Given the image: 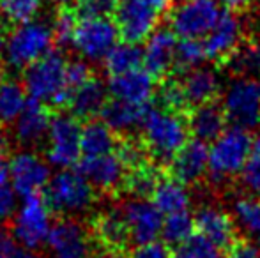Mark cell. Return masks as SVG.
Wrapping results in <instances>:
<instances>
[{
	"label": "cell",
	"mask_w": 260,
	"mask_h": 258,
	"mask_svg": "<svg viewBox=\"0 0 260 258\" xmlns=\"http://www.w3.org/2000/svg\"><path fill=\"white\" fill-rule=\"evenodd\" d=\"M138 136L144 141L151 161L165 170L175 152L181 151L191 138L189 114L163 110L152 103L144 126L138 131Z\"/></svg>",
	"instance_id": "1"
},
{
	"label": "cell",
	"mask_w": 260,
	"mask_h": 258,
	"mask_svg": "<svg viewBox=\"0 0 260 258\" xmlns=\"http://www.w3.org/2000/svg\"><path fill=\"white\" fill-rule=\"evenodd\" d=\"M253 134L246 129L232 128L225 129V133L212 141L209 147V170L206 184L218 193L221 188L230 190L237 173L246 163L251 152Z\"/></svg>",
	"instance_id": "2"
},
{
	"label": "cell",
	"mask_w": 260,
	"mask_h": 258,
	"mask_svg": "<svg viewBox=\"0 0 260 258\" xmlns=\"http://www.w3.org/2000/svg\"><path fill=\"white\" fill-rule=\"evenodd\" d=\"M68 60L60 53L50 52L23 69V85L27 97L46 106H68L71 90L66 80Z\"/></svg>",
	"instance_id": "3"
},
{
	"label": "cell",
	"mask_w": 260,
	"mask_h": 258,
	"mask_svg": "<svg viewBox=\"0 0 260 258\" xmlns=\"http://www.w3.org/2000/svg\"><path fill=\"white\" fill-rule=\"evenodd\" d=\"M45 200L55 214L75 217L89 212L96 203V190L75 168L58 170L45 188Z\"/></svg>",
	"instance_id": "4"
},
{
	"label": "cell",
	"mask_w": 260,
	"mask_h": 258,
	"mask_svg": "<svg viewBox=\"0 0 260 258\" xmlns=\"http://www.w3.org/2000/svg\"><path fill=\"white\" fill-rule=\"evenodd\" d=\"M53 43L52 25L36 18L27 23L14 25L13 30L6 35L4 59L11 69L23 71L25 67L52 52Z\"/></svg>",
	"instance_id": "5"
},
{
	"label": "cell",
	"mask_w": 260,
	"mask_h": 258,
	"mask_svg": "<svg viewBox=\"0 0 260 258\" xmlns=\"http://www.w3.org/2000/svg\"><path fill=\"white\" fill-rule=\"evenodd\" d=\"M53 227V210L41 196L21 198L11 217V235L20 244L38 249L46 244Z\"/></svg>",
	"instance_id": "6"
},
{
	"label": "cell",
	"mask_w": 260,
	"mask_h": 258,
	"mask_svg": "<svg viewBox=\"0 0 260 258\" xmlns=\"http://www.w3.org/2000/svg\"><path fill=\"white\" fill-rule=\"evenodd\" d=\"M82 124L71 114H58L52 117L46 133V161L58 170L75 168L82 158L80 147Z\"/></svg>",
	"instance_id": "7"
},
{
	"label": "cell",
	"mask_w": 260,
	"mask_h": 258,
	"mask_svg": "<svg viewBox=\"0 0 260 258\" xmlns=\"http://www.w3.org/2000/svg\"><path fill=\"white\" fill-rule=\"evenodd\" d=\"M219 0H182L168 11V27L179 39H202L218 20Z\"/></svg>",
	"instance_id": "8"
},
{
	"label": "cell",
	"mask_w": 260,
	"mask_h": 258,
	"mask_svg": "<svg viewBox=\"0 0 260 258\" xmlns=\"http://www.w3.org/2000/svg\"><path fill=\"white\" fill-rule=\"evenodd\" d=\"M119 39L113 18H80L71 46L87 62H103Z\"/></svg>",
	"instance_id": "9"
},
{
	"label": "cell",
	"mask_w": 260,
	"mask_h": 258,
	"mask_svg": "<svg viewBox=\"0 0 260 258\" xmlns=\"http://www.w3.org/2000/svg\"><path fill=\"white\" fill-rule=\"evenodd\" d=\"M223 110L232 128L253 131L260 126V80L237 78L225 94Z\"/></svg>",
	"instance_id": "10"
},
{
	"label": "cell",
	"mask_w": 260,
	"mask_h": 258,
	"mask_svg": "<svg viewBox=\"0 0 260 258\" xmlns=\"http://www.w3.org/2000/svg\"><path fill=\"white\" fill-rule=\"evenodd\" d=\"M244 39H246V28L243 27L239 14L223 9L214 27L209 30L206 38H202L206 59L211 60L218 71H221L230 57L239 50Z\"/></svg>",
	"instance_id": "11"
},
{
	"label": "cell",
	"mask_w": 260,
	"mask_h": 258,
	"mask_svg": "<svg viewBox=\"0 0 260 258\" xmlns=\"http://www.w3.org/2000/svg\"><path fill=\"white\" fill-rule=\"evenodd\" d=\"M52 177V165L38 152L25 149L9 159V180L11 188L20 198L38 196L48 186Z\"/></svg>",
	"instance_id": "12"
},
{
	"label": "cell",
	"mask_w": 260,
	"mask_h": 258,
	"mask_svg": "<svg viewBox=\"0 0 260 258\" xmlns=\"http://www.w3.org/2000/svg\"><path fill=\"white\" fill-rule=\"evenodd\" d=\"M161 16L145 0H119L113 21L122 41L140 45L157 28Z\"/></svg>",
	"instance_id": "13"
},
{
	"label": "cell",
	"mask_w": 260,
	"mask_h": 258,
	"mask_svg": "<svg viewBox=\"0 0 260 258\" xmlns=\"http://www.w3.org/2000/svg\"><path fill=\"white\" fill-rule=\"evenodd\" d=\"M209 170V143L189 138L181 151L175 152L172 161L167 165L165 173L179 180L186 188H195L206 184Z\"/></svg>",
	"instance_id": "14"
},
{
	"label": "cell",
	"mask_w": 260,
	"mask_h": 258,
	"mask_svg": "<svg viewBox=\"0 0 260 258\" xmlns=\"http://www.w3.org/2000/svg\"><path fill=\"white\" fill-rule=\"evenodd\" d=\"M46 246L52 258H92L89 228L75 217H64L53 223Z\"/></svg>",
	"instance_id": "15"
},
{
	"label": "cell",
	"mask_w": 260,
	"mask_h": 258,
	"mask_svg": "<svg viewBox=\"0 0 260 258\" xmlns=\"http://www.w3.org/2000/svg\"><path fill=\"white\" fill-rule=\"evenodd\" d=\"M76 170L89 180L94 190L108 195L122 193L126 168L115 152L100 156H82L76 165Z\"/></svg>",
	"instance_id": "16"
},
{
	"label": "cell",
	"mask_w": 260,
	"mask_h": 258,
	"mask_svg": "<svg viewBox=\"0 0 260 258\" xmlns=\"http://www.w3.org/2000/svg\"><path fill=\"white\" fill-rule=\"evenodd\" d=\"M120 210L129 227L131 244L140 246L159 237L163 227V212L151 200L129 198L120 205Z\"/></svg>",
	"instance_id": "17"
},
{
	"label": "cell",
	"mask_w": 260,
	"mask_h": 258,
	"mask_svg": "<svg viewBox=\"0 0 260 258\" xmlns=\"http://www.w3.org/2000/svg\"><path fill=\"white\" fill-rule=\"evenodd\" d=\"M195 217V230L207 237L211 242L225 249L226 253L237 244L243 235L237 230L234 216L229 210L218 205H204L193 214Z\"/></svg>",
	"instance_id": "18"
},
{
	"label": "cell",
	"mask_w": 260,
	"mask_h": 258,
	"mask_svg": "<svg viewBox=\"0 0 260 258\" xmlns=\"http://www.w3.org/2000/svg\"><path fill=\"white\" fill-rule=\"evenodd\" d=\"M179 38L170 27H157L147 39L144 46V69L154 78V82H161L172 75L174 67L175 46Z\"/></svg>",
	"instance_id": "19"
},
{
	"label": "cell",
	"mask_w": 260,
	"mask_h": 258,
	"mask_svg": "<svg viewBox=\"0 0 260 258\" xmlns=\"http://www.w3.org/2000/svg\"><path fill=\"white\" fill-rule=\"evenodd\" d=\"M90 237L108 251H126L131 244L129 227L120 207L101 210L90 225Z\"/></svg>",
	"instance_id": "20"
},
{
	"label": "cell",
	"mask_w": 260,
	"mask_h": 258,
	"mask_svg": "<svg viewBox=\"0 0 260 258\" xmlns=\"http://www.w3.org/2000/svg\"><path fill=\"white\" fill-rule=\"evenodd\" d=\"M151 108L152 101L129 103V101L112 97L106 101L103 110H101V117L117 134H137L144 126Z\"/></svg>",
	"instance_id": "21"
},
{
	"label": "cell",
	"mask_w": 260,
	"mask_h": 258,
	"mask_svg": "<svg viewBox=\"0 0 260 258\" xmlns=\"http://www.w3.org/2000/svg\"><path fill=\"white\" fill-rule=\"evenodd\" d=\"M106 87L110 96L115 99L129 101V103H147L152 101L156 82L144 67H137L122 75L110 76Z\"/></svg>",
	"instance_id": "22"
},
{
	"label": "cell",
	"mask_w": 260,
	"mask_h": 258,
	"mask_svg": "<svg viewBox=\"0 0 260 258\" xmlns=\"http://www.w3.org/2000/svg\"><path fill=\"white\" fill-rule=\"evenodd\" d=\"M50 121L52 117H50L46 104L28 99L16 121L13 122V134L18 143L25 147H34L46 138Z\"/></svg>",
	"instance_id": "23"
},
{
	"label": "cell",
	"mask_w": 260,
	"mask_h": 258,
	"mask_svg": "<svg viewBox=\"0 0 260 258\" xmlns=\"http://www.w3.org/2000/svg\"><path fill=\"white\" fill-rule=\"evenodd\" d=\"M179 78H181L182 90H184L186 101L191 110L221 99V83H219L216 69L195 67Z\"/></svg>",
	"instance_id": "24"
},
{
	"label": "cell",
	"mask_w": 260,
	"mask_h": 258,
	"mask_svg": "<svg viewBox=\"0 0 260 258\" xmlns=\"http://www.w3.org/2000/svg\"><path fill=\"white\" fill-rule=\"evenodd\" d=\"M110 99V92L106 83L98 80L96 76L87 80L83 85L73 92L71 99H69L68 106L71 110V115L76 119H83V121H92L101 114L106 101Z\"/></svg>",
	"instance_id": "25"
},
{
	"label": "cell",
	"mask_w": 260,
	"mask_h": 258,
	"mask_svg": "<svg viewBox=\"0 0 260 258\" xmlns=\"http://www.w3.org/2000/svg\"><path fill=\"white\" fill-rule=\"evenodd\" d=\"M226 126H229V122H226L221 99L197 106L189 112L191 138H199V140L206 141V143H211L216 138L221 136L225 133Z\"/></svg>",
	"instance_id": "26"
},
{
	"label": "cell",
	"mask_w": 260,
	"mask_h": 258,
	"mask_svg": "<svg viewBox=\"0 0 260 258\" xmlns=\"http://www.w3.org/2000/svg\"><path fill=\"white\" fill-rule=\"evenodd\" d=\"M119 134L115 133L105 121H87L85 126H82L80 134V147L82 156H100L115 152Z\"/></svg>",
	"instance_id": "27"
},
{
	"label": "cell",
	"mask_w": 260,
	"mask_h": 258,
	"mask_svg": "<svg viewBox=\"0 0 260 258\" xmlns=\"http://www.w3.org/2000/svg\"><path fill=\"white\" fill-rule=\"evenodd\" d=\"M165 175V170L154 165L152 161L138 166L135 170H127L124 179L122 193H127L131 198L151 200L159 179Z\"/></svg>",
	"instance_id": "28"
},
{
	"label": "cell",
	"mask_w": 260,
	"mask_h": 258,
	"mask_svg": "<svg viewBox=\"0 0 260 258\" xmlns=\"http://www.w3.org/2000/svg\"><path fill=\"white\" fill-rule=\"evenodd\" d=\"M151 202L163 214H172V212H177V210L188 209L189 193L184 184H181L179 180L172 179L170 175L165 173L159 179V182H157Z\"/></svg>",
	"instance_id": "29"
},
{
	"label": "cell",
	"mask_w": 260,
	"mask_h": 258,
	"mask_svg": "<svg viewBox=\"0 0 260 258\" xmlns=\"http://www.w3.org/2000/svg\"><path fill=\"white\" fill-rule=\"evenodd\" d=\"M144 64V48L137 43H126L120 41L113 46L105 57L103 65L108 76L122 75L131 69L142 67Z\"/></svg>",
	"instance_id": "30"
},
{
	"label": "cell",
	"mask_w": 260,
	"mask_h": 258,
	"mask_svg": "<svg viewBox=\"0 0 260 258\" xmlns=\"http://www.w3.org/2000/svg\"><path fill=\"white\" fill-rule=\"evenodd\" d=\"M27 92L16 80L0 82V126H13L20 112L27 104Z\"/></svg>",
	"instance_id": "31"
},
{
	"label": "cell",
	"mask_w": 260,
	"mask_h": 258,
	"mask_svg": "<svg viewBox=\"0 0 260 258\" xmlns=\"http://www.w3.org/2000/svg\"><path fill=\"white\" fill-rule=\"evenodd\" d=\"M193 232H195V217L186 209L168 214L167 219H163L159 235L163 239V242H167L174 249L179 244H182L188 237H191Z\"/></svg>",
	"instance_id": "32"
},
{
	"label": "cell",
	"mask_w": 260,
	"mask_h": 258,
	"mask_svg": "<svg viewBox=\"0 0 260 258\" xmlns=\"http://www.w3.org/2000/svg\"><path fill=\"white\" fill-rule=\"evenodd\" d=\"M234 219L260 242V195H243L234 202Z\"/></svg>",
	"instance_id": "33"
},
{
	"label": "cell",
	"mask_w": 260,
	"mask_h": 258,
	"mask_svg": "<svg viewBox=\"0 0 260 258\" xmlns=\"http://www.w3.org/2000/svg\"><path fill=\"white\" fill-rule=\"evenodd\" d=\"M202 60H206L202 39H179L177 46H175L172 75L174 76L186 75L191 69L199 67V64Z\"/></svg>",
	"instance_id": "34"
},
{
	"label": "cell",
	"mask_w": 260,
	"mask_h": 258,
	"mask_svg": "<svg viewBox=\"0 0 260 258\" xmlns=\"http://www.w3.org/2000/svg\"><path fill=\"white\" fill-rule=\"evenodd\" d=\"M45 0H0V18L9 25L32 21L41 14Z\"/></svg>",
	"instance_id": "35"
},
{
	"label": "cell",
	"mask_w": 260,
	"mask_h": 258,
	"mask_svg": "<svg viewBox=\"0 0 260 258\" xmlns=\"http://www.w3.org/2000/svg\"><path fill=\"white\" fill-rule=\"evenodd\" d=\"M174 258H229V253L202 234H193L182 244L174 248Z\"/></svg>",
	"instance_id": "36"
},
{
	"label": "cell",
	"mask_w": 260,
	"mask_h": 258,
	"mask_svg": "<svg viewBox=\"0 0 260 258\" xmlns=\"http://www.w3.org/2000/svg\"><path fill=\"white\" fill-rule=\"evenodd\" d=\"M76 25H78V14L73 9H60L55 14L52 21V32H53V41L58 43L60 46H69L75 35Z\"/></svg>",
	"instance_id": "37"
},
{
	"label": "cell",
	"mask_w": 260,
	"mask_h": 258,
	"mask_svg": "<svg viewBox=\"0 0 260 258\" xmlns=\"http://www.w3.org/2000/svg\"><path fill=\"white\" fill-rule=\"evenodd\" d=\"M236 182L246 190L248 195H260V154L250 152L244 166L237 173Z\"/></svg>",
	"instance_id": "38"
},
{
	"label": "cell",
	"mask_w": 260,
	"mask_h": 258,
	"mask_svg": "<svg viewBox=\"0 0 260 258\" xmlns=\"http://www.w3.org/2000/svg\"><path fill=\"white\" fill-rule=\"evenodd\" d=\"M119 0H78L76 14L80 18H112Z\"/></svg>",
	"instance_id": "39"
},
{
	"label": "cell",
	"mask_w": 260,
	"mask_h": 258,
	"mask_svg": "<svg viewBox=\"0 0 260 258\" xmlns=\"http://www.w3.org/2000/svg\"><path fill=\"white\" fill-rule=\"evenodd\" d=\"M0 258H43L38 249L20 244L9 232L0 230Z\"/></svg>",
	"instance_id": "40"
},
{
	"label": "cell",
	"mask_w": 260,
	"mask_h": 258,
	"mask_svg": "<svg viewBox=\"0 0 260 258\" xmlns=\"http://www.w3.org/2000/svg\"><path fill=\"white\" fill-rule=\"evenodd\" d=\"M92 69L87 60L76 59V60H68V67H66V80H68V87L71 90V96L80 85L87 82L89 78H92Z\"/></svg>",
	"instance_id": "41"
},
{
	"label": "cell",
	"mask_w": 260,
	"mask_h": 258,
	"mask_svg": "<svg viewBox=\"0 0 260 258\" xmlns=\"http://www.w3.org/2000/svg\"><path fill=\"white\" fill-rule=\"evenodd\" d=\"M131 258H174V249L163 241H151L137 246Z\"/></svg>",
	"instance_id": "42"
},
{
	"label": "cell",
	"mask_w": 260,
	"mask_h": 258,
	"mask_svg": "<svg viewBox=\"0 0 260 258\" xmlns=\"http://www.w3.org/2000/svg\"><path fill=\"white\" fill-rule=\"evenodd\" d=\"M18 196L9 182L0 184V225L13 217L14 210L18 209Z\"/></svg>",
	"instance_id": "43"
},
{
	"label": "cell",
	"mask_w": 260,
	"mask_h": 258,
	"mask_svg": "<svg viewBox=\"0 0 260 258\" xmlns=\"http://www.w3.org/2000/svg\"><path fill=\"white\" fill-rule=\"evenodd\" d=\"M229 258H260V249L246 237H241L237 244L229 251Z\"/></svg>",
	"instance_id": "44"
},
{
	"label": "cell",
	"mask_w": 260,
	"mask_h": 258,
	"mask_svg": "<svg viewBox=\"0 0 260 258\" xmlns=\"http://www.w3.org/2000/svg\"><path fill=\"white\" fill-rule=\"evenodd\" d=\"M258 2L260 0H219V4H221L226 11L239 14V16L253 13L258 7Z\"/></svg>",
	"instance_id": "45"
},
{
	"label": "cell",
	"mask_w": 260,
	"mask_h": 258,
	"mask_svg": "<svg viewBox=\"0 0 260 258\" xmlns=\"http://www.w3.org/2000/svg\"><path fill=\"white\" fill-rule=\"evenodd\" d=\"M9 180V159L6 156V149L0 145V184Z\"/></svg>",
	"instance_id": "46"
},
{
	"label": "cell",
	"mask_w": 260,
	"mask_h": 258,
	"mask_svg": "<svg viewBox=\"0 0 260 258\" xmlns=\"http://www.w3.org/2000/svg\"><path fill=\"white\" fill-rule=\"evenodd\" d=\"M92 258H131L126 255V251H108V249H103L98 255H92Z\"/></svg>",
	"instance_id": "47"
},
{
	"label": "cell",
	"mask_w": 260,
	"mask_h": 258,
	"mask_svg": "<svg viewBox=\"0 0 260 258\" xmlns=\"http://www.w3.org/2000/svg\"><path fill=\"white\" fill-rule=\"evenodd\" d=\"M251 152L255 154H260V133L257 136H253V143H251Z\"/></svg>",
	"instance_id": "48"
},
{
	"label": "cell",
	"mask_w": 260,
	"mask_h": 258,
	"mask_svg": "<svg viewBox=\"0 0 260 258\" xmlns=\"http://www.w3.org/2000/svg\"><path fill=\"white\" fill-rule=\"evenodd\" d=\"M4 52H6V35L0 30V59L4 57Z\"/></svg>",
	"instance_id": "49"
},
{
	"label": "cell",
	"mask_w": 260,
	"mask_h": 258,
	"mask_svg": "<svg viewBox=\"0 0 260 258\" xmlns=\"http://www.w3.org/2000/svg\"><path fill=\"white\" fill-rule=\"evenodd\" d=\"M246 34L248 35H251V38H257V39H260V25H258V27L257 28H250V32H246Z\"/></svg>",
	"instance_id": "50"
},
{
	"label": "cell",
	"mask_w": 260,
	"mask_h": 258,
	"mask_svg": "<svg viewBox=\"0 0 260 258\" xmlns=\"http://www.w3.org/2000/svg\"><path fill=\"white\" fill-rule=\"evenodd\" d=\"M53 2H58V4H69V2H73V0H53Z\"/></svg>",
	"instance_id": "51"
},
{
	"label": "cell",
	"mask_w": 260,
	"mask_h": 258,
	"mask_svg": "<svg viewBox=\"0 0 260 258\" xmlns=\"http://www.w3.org/2000/svg\"><path fill=\"white\" fill-rule=\"evenodd\" d=\"M0 82H2V75H0Z\"/></svg>",
	"instance_id": "52"
}]
</instances>
